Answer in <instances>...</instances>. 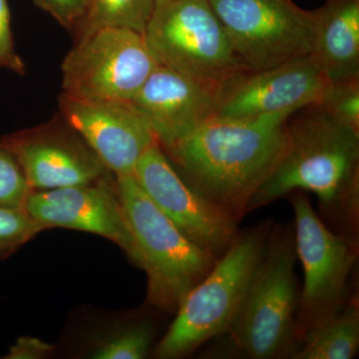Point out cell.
Masks as SVG:
<instances>
[{"mask_svg":"<svg viewBox=\"0 0 359 359\" xmlns=\"http://www.w3.org/2000/svg\"><path fill=\"white\" fill-rule=\"evenodd\" d=\"M297 259L294 224H271L264 256L237 318L222 335L235 355L290 358L297 351L301 341Z\"/></svg>","mask_w":359,"mask_h":359,"instance_id":"3957f363","label":"cell"},{"mask_svg":"<svg viewBox=\"0 0 359 359\" xmlns=\"http://www.w3.org/2000/svg\"><path fill=\"white\" fill-rule=\"evenodd\" d=\"M290 117L211 118L162 150L194 191L240 223L287 151Z\"/></svg>","mask_w":359,"mask_h":359,"instance_id":"6da1fadb","label":"cell"},{"mask_svg":"<svg viewBox=\"0 0 359 359\" xmlns=\"http://www.w3.org/2000/svg\"><path fill=\"white\" fill-rule=\"evenodd\" d=\"M59 114L116 178L133 175L142 156L158 143L131 101L87 100L61 93Z\"/></svg>","mask_w":359,"mask_h":359,"instance_id":"4fadbf2b","label":"cell"},{"mask_svg":"<svg viewBox=\"0 0 359 359\" xmlns=\"http://www.w3.org/2000/svg\"><path fill=\"white\" fill-rule=\"evenodd\" d=\"M54 353V346L35 337H22L9 348L6 359H43Z\"/></svg>","mask_w":359,"mask_h":359,"instance_id":"d4e9b609","label":"cell"},{"mask_svg":"<svg viewBox=\"0 0 359 359\" xmlns=\"http://www.w3.org/2000/svg\"><path fill=\"white\" fill-rule=\"evenodd\" d=\"M156 0H88L86 14L74 37L99 28L120 27L143 34Z\"/></svg>","mask_w":359,"mask_h":359,"instance_id":"ac0fdd59","label":"cell"},{"mask_svg":"<svg viewBox=\"0 0 359 359\" xmlns=\"http://www.w3.org/2000/svg\"><path fill=\"white\" fill-rule=\"evenodd\" d=\"M238 62L247 72L263 71L311 55L313 11L292 0H210Z\"/></svg>","mask_w":359,"mask_h":359,"instance_id":"ba28073f","label":"cell"},{"mask_svg":"<svg viewBox=\"0 0 359 359\" xmlns=\"http://www.w3.org/2000/svg\"><path fill=\"white\" fill-rule=\"evenodd\" d=\"M155 328L150 320H135L103 337L92 347L90 358L142 359L152 349Z\"/></svg>","mask_w":359,"mask_h":359,"instance_id":"d6986e66","label":"cell"},{"mask_svg":"<svg viewBox=\"0 0 359 359\" xmlns=\"http://www.w3.org/2000/svg\"><path fill=\"white\" fill-rule=\"evenodd\" d=\"M113 176L86 185L32 191L25 210L43 231L70 229L107 238L135 264L133 240Z\"/></svg>","mask_w":359,"mask_h":359,"instance_id":"5bb4252c","label":"cell"},{"mask_svg":"<svg viewBox=\"0 0 359 359\" xmlns=\"http://www.w3.org/2000/svg\"><path fill=\"white\" fill-rule=\"evenodd\" d=\"M42 231L25 209L0 207V261L13 256Z\"/></svg>","mask_w":359,"mask_h":359,"instance_id":"44dd1931","label":"cell"},{"mask_svg":"<svg viewBox=\"0 0 359 359\" xmlns=\"http://www.w3.org/2000/svg\"><path fill=\"white\" fill-rule=\"evenodd\" d=\"M311 108L309 115L287 122V151L250 200L247 214L294 191L311 192L328 228L358 242L359 132Z\"/></svg>","mask_w":359,"mask_h":359,"instance_id":"7a4b0ae2","label":"cell"},{"mask_svg":"<svg viewBox=\"0 0 359 359\" xmlns=\"http://www.w3.org/2000/svg\"><path fill=\"white\" fill-rule=\"evenodd\" d=\"M218 92L158 65L134 97L160 147L165 149L214 117Z\"/></svg>","mask_w":359,"mask_h":359,"instance_id":"9a60e30c","label":"cell"},{"mask_svg":"<svg viewBox=\"0 0 359 359\" xmlns=\"http://www.w3.org/2000/svg\"><path fill=\"white\" fill-rule=\"evenodd\" d=\"M0 141L20 165L32 191L86 185L113 175L59 113Z\"/></svg>","mask_w":359,"mask_h":359,"instance_id":"7c38bea8","label":"cell"},{"mask_svg":"<svg viewBox=\"0 0 359 359\" xmlns=\"http://www.w3.org/2000/svg\"><path fill=\"white\" fill-rule=\"evenodd\" d=\"M313 57L330 82L359 76V0H325L316 9Z\"/></svg>","mask_w":359,"mask_h":359,"instance_id":"2e32d148","label":"cell"},{"mask_svg":"<svg viewBox=\"0 0 359 359\" xmlns=\"http://www.w3.org/2000/svg\"><path fill=\"white\" fill-rule=\"evenodd\" d=\"M158 65L142 33L99 28L76 37L63 59L62 93L87 100L132 101Z\"/></svg>","mask_w":359,"mask_h":359,"instance_id":"9c48e42d","label":"cell"},{"mask_svg":"<svg viewBox=\"0 0 359 359\" xmlns=\"http://www.w3.org/2000/svg\"><path fill=\"white\" fill-rule=\"evenodd\" d=\"M143 36L158 65L218 93L247 72L210 0H156Z\"/></svg>","mask_w":359,"mask_h":359,"instance_id":"8992f818","label":"cell"},{"mask_svg":"<svg viewBox=\"0 0 359 359\" xmlns=\"http://www.w3.org/2000/svg\"><path fill=\"white\" fill-rule=\"evenodd\" d=\"M116 182L133 240L135 264L147 276V302L165 313H176L219 259L186 238L133 175L117 177Z\"/></svg>","mask_w":359,"mask_h":359,"instance_id":"5b68a950","label":"cell"},{"mask_svg":"<svg viewBox=\"0 0 359 359\" xmlns=\"http://www.w3.org/2000/svg\"><path fill=\"white\" fill-rule=\"evenodd\" d=\"M359 351V299L351 295L344 308L309 328L292 359H351Z\"/></svg>","mask_w":359,"mask_h":359,"instance_id":"e0dca14e","label":"cell"},{"mask_svg":"<svg viewBox=\"0 0 359 359\" xmlns=\"http://www.w3.org/2000/svg\"><path fill=\"white\" fill-rule=\"evenodd\" d=\"M0 68L25 75L26 67L14 46L11 11L7 0H0Z\"/></svg>","mask_w":359,"mask_h":359,"instance_id":"cb8c5ba5","label":"cell"},{"mask_svg":"<svg viewBox=\"0 0 359 359\" xmlns=\"http://www.w3.org/2000/svg\"><path fill=\"white\" fill-rule=\"evenodd\" d=\"M294 212L297 259L304 269L299 323L302 334L344 308L351 299L358 242L330 230L304 191L290 194ZM301 342V341H299Z\"/></svg>","mask_w":359,"mask_h":359,"instance_id":"52a82bcc","label":"cell"},{"mask_svg":"<svg viewBox=\"0 0 359 359\" xmlns=\"http://www.w3.org/2000/svg\"><path fill=\"white\" fill-rule=\"evenodd\" d=\"M30 192L20 165L0 141V207L25 209Z\"/></svg>","mask_w":359,"mask_h":359,"instance_id":"7402d4cb","label":"cell"},{"mask_svg":"<svg viewBox=\"0 0 359 359\" xmlns=\"http://www.w3.org/2000/svg\"><path fill=\"white\" fill-rule=\"evenodd\" d=\"M330 84L313 54L269 69L243 73L219 90L212 118L292 115L318 104Z\"/></svg>","mask_w":359,"mask_h":359,"instance_id":"30bf717a","label":"cell"},{"mask_svg":"<svg viewBox=\"0 0 359 359\" xmlns=\"http://www.w3.org/2000/svg\"><path fill=\"white\" fill-rule=\"evenodd\" d=\"M316 109L359 132V76L330 82Z\"/></svg>","mask_w":359,"mask_h":359,"instance_id":"ffe728a7","label":"cell"},{"mask_svg":"<svg viewBox=\"0 0 359 359\" xmlns=\"http://www.w3.org/2000/svg\"><path fill=\"white\" fill-rule=\"evenodd\" d=\"M40 9L75 34L86 14L88 0H33Z\"/></svg>","mask_w":359,"mask_h":359,"instance_id":"603a6c76","label":"cell"},{"mask_svg":"<svg viewBox=\"0 0 359 359\" xmlns=\"http://www.w3.org/2000/svg\"><path fill=\"white\" fill-rule=\"evenodd\" d=\"M133 176L186 238L219 259L237 237L238 222L194 191L156 143L142 156Z\"/></svg>","mask_w":359,"mask_h":359,"instance_id":"8fae6325","label":"cell"},{"mask_svg":"<svg viewBox=\"0 0 359 359\" xmlns=\"http://www.w3.org/2000/svg\"><path fill=\"white\" fill-rule=\"evenodd\" d=\"M271 224L264 222L238 231L212 271L187 294L171 327L156 344L155 358H185L228 332L264 256Z\"/></svg>","mask_w":359,"mask_h":359,"instance_id":"277c9868","label":"cell"}]
</instances>
